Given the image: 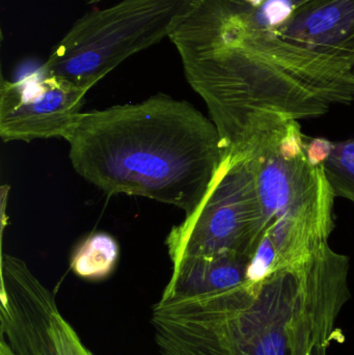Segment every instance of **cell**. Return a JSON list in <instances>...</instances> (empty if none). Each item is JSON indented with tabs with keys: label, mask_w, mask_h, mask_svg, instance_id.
<instances>
[{
	"label": "cell",
	"mask_w": 354,
	"mask_h": 355,
	"mask_svg": "<svg viewBox=\"0 0 354 355\" xmlns=\"http://www.w3.org/2000/svg\"><path fill=\"white\" fill-rule=\"evenodd\" d=\"M351 262L330 244L260 284L211 295L160 298L152 309L161 355H328L343 341Z\"/></svg>",
	"instance_id": "obj_2"
},
{
	"label": "cell",
	"mask_w": 354,
	"mask_h": 355,
	"mask_svg": "<svg viewBox=\"0 0 354 355\" xmlns=\"http://www.w3.org/2000/svg\"><path fill=\"white\" fill-rule=\"evenodd\" d=\"M203 0H122L81 17L53 48L42 73L89 92L124 60L160 43Z\"/></svg>",
	"instance_id": "obj_4"
},
{
	"label": "cell",
	"mask_w": 354,
	"mask_h": 355,
	"mask_svg": "<svg viewBox=\"0 0 354 355\" xmlns=\"http://www.w3.org/2000/svg\"><path fill=\"white\" fill-rule=\"evenodd\" d=\"M0 275V338L15 355H94L24 261L2 252Z\"/></svg>",
	"instance_id": "obj_6"
},
{
	"label": "cell",
	"mask_w": 354,
	"mask_h": 355,
	"mask_svg": "<svg viewBox=\"0 0 354 355\" xmlns=\"http://www.w3.org/2000/svg\"><path fill=\"white\" fill-rule=\"evenodd\" d=\"M87 2H91V3H95V2L101 1V0H87Z\"/></svg>",
	"instance_id": "obj_16"
},
{
	"label": "cell",
	"mask_w": 354,
	"mask_h": 355,
	"mask_svg": "<svg viewBox=\"0 0 354 355\" xmlns=\"http://www.w3.org/2000/svg\"><path fill=\"white\" fill-rule=\"evenodd\" d=\"M324 168L336 196L354 205V137L334 143L332 155Z\"/></svg>",
	"instance_id": "obj_11"
},
{
	"label": "cell",
	"mask_w": 354,
	"mask_h": 355,
	"mask_svg": "<svg viewBox=\"0 0 354 355\" xmlns=\"http://www.w3.org/2000/svg\"><path fill=\"white\" fill-rule=\"evenodd\" d=\"M245 0H203L170 40L226 155L251 158L291 121L354 101V69L256 26Z\"/></svg>",
	"instance_id": "obj_1"
},
{
	"label": "cell",
	"mask_w": 354,
	"mask_h": 355,
	"mask_svg": "<svg viewBox=\"0 0 354 355\" xmlns=\"http://www.w3.org/2000/svg\"><path fill=\"white\" fill-rule=\"evenodd\" d=\"M0 355H15L10 346L1 338H0Z\"/></svg>",
	"instance_id": "obj_14"
},
{
	"label": "cell",
	"mask_w": 354,
	"mask_h": 355,
	"mask_svg": "<svg viewBox=\"0 0 354 355\" xmlns=\"http://www.w3.org/2000/svg\"><path fill=\"white\" fill-rule=\"evenodd\" d=\"M265 230L253 159L226 155L203 202L172 227L166 246L172 261L216 254L251 259Z\"/></svg>",
	"instance_id": "obj_5"
},
{
	"label": "cell",
	"mask_w": 354,
	"mask_h": 355,
	"mask_svg": "<svg viewBox=\"0 0 354 355\" xmlns=\"http://www.w3.org/2000/svg\"><path fill=\"white\" fill-rule=\"evenodd\" d=\"M276 271L278 268L276 250L272 240L264 232L263 237L258 244L247 266V283L260 284Z\"/></svg>",
	"instance_id": "obj_12"
},
{
	"label": "cell",
	"mask_w": 354,
	"mask_h": 355,
	"mask_svg": "<svg viewBox=\"0 0 354 355\" xmlns=\"http://www.w3.org/2000/svg\"><path fill=\"white\" fill-rule=\"evenodd\" d=\"M87 92L55 76L30 77L18 83L1 79L0 137L31 141L62 137L79 114Z\"/></svg>",
	"instance_id": "obj_7"
},
{
	"label": "cell",
	"mask_w": 354,
	"mask_h": 355,
	"mask_svg": "<svg viewBox=\"0 0 354 355\" xmlns=\"http://www.w3.org/2000/svg\"><path fill=\"white\" fill-rule=\"evenodd\" d=\"M245 1L251 4V6H255V8H258V6H260L263 3L264 0H245Z\"/></svg>",
	"instance_id": "obj_15"
},
{
	"label": "cell",
	"mask_w": 354,
	"mask_h": 355,
	"mask_svg": "<svg viewBox=\"0 0 354 355\" xmlns=\"http://www.w3.org/2000/svg\"><path fill=\"white\" fill-rule=\"evenodd\" d=\"M120 254L118 242L109 234H91L77 246L71 259V269L87 281H101L112 275Z\"/></svg>",
	"instance_id": "obj_10"
},
{
	"label": "cell",
	"mask_w": 354,
	"mask_h": 355,
	"mask_svg": "<svg viewBox=\"0 0 354 355\" xmlns=\"http://www.w3.org/2000/svg\"><path fill=\"white\" fill-rule=\"evenodd\" d=\"M251 259L236 254L183 257L172 261L170 282L162 300L211 295L247 283Z\"/></svg>",
	"instance_id": "obj_9"
},
{
	"label": "cell",
	"mask_w": 354,
	"mask_h": 355,
	"mask_svg": "<svg viewBox=\"0 0 354 355\" xmlns=\"http://www.w3.org/2000/svg\"><path fill=\"white\" fill-rule=\"evenodd\" d=\"M75 172L105 193L143 196L191 216L226 151L211 119L164 94L81 112L64 137Z\"/></svg>",
	"instance_id": "obj_3"
},
{
	"label": "cell",
	"mask_w": 354,
	"mask_h": 355,
	"mask_svg": "<svg viewBox=\"0 0 354 355\" xmlns=\"http://www.w3.org/2000/svg\"><path fill=\"white\" fill-rule=\"evenodd\" d=\"M333 149H334L333 141L324 137H315V139H309L306 153L312 166H324L332 155Z\"/></svg>",
	"instance_id": "obj_13"
},
{
	"label": "cell",
	"mask_w": 354,
	"mask_h": 355,
	"mask_svg": "<svg viewBox=\"0 0 354 355\" xmlns=\"http://www.w3.org/2000/svg\"><path fill=\"white\" fill-rule=\"evenodd\" d=\"M285 127L251 157L266 227L280 217L334 209L336 198L324 166H312L307 153L289 158L278 152V141Z\"/></svg>",
	"instance_id": "obj_8"
}]
</instances>
